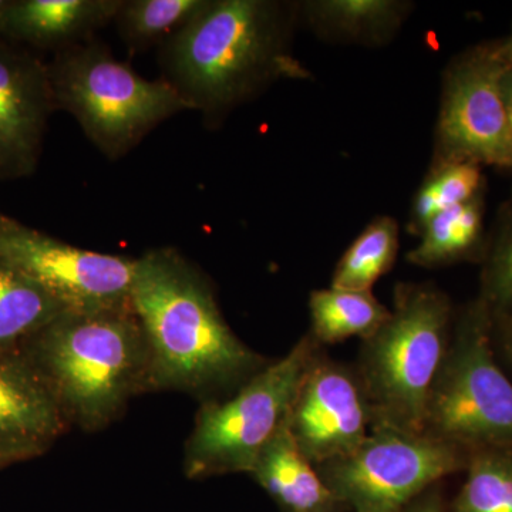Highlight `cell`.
Wrapping results in <instances>:
<instances>
[{
    "label": "cell",
    "instance_id": "e0dca14e",
    "mask_svg": "<svg viewBox=\"0 0 512 512\" xmlns=\"http://www.w3.org/2000/svg\"><path fill=\"white\" fill-rule=\"evenodd\" d=\"M485 191L473 200L457 205L431 218L421 229L420 244L407 254V261L423 268H434L470 261L485 255Z\"/></svg>",
    "mask_w": 512,
    "mask_h": 512
},
{
    "label": "cell",
    "instance_id": "8992f818",
    "mask_svg": "<svg viewBox=\"0 0 512 512\" xmlns=\"http://www.w3.org/2000/svg\"><path fill=\"white\" fill-rule=\"evenodd\" d=\"M318 357V342L305 336L288 355L249 377L234 396L205 400L185 444V474L205 478L251 473L262 448L288 419Z\"/></svg>",
    "mask_w": 512,
    "mask_h": 512
},
{
    "label": "cell",
    "instance_id": "ffe728a7",
    "mask_svg": "<svg viewBox=\"0 0 512 512\" xmlns=\"http://www.w3.org/2000/svg\"><path fill=\"white\" fill-rule=\"evenodd\" d=\"M208 0H121L117 30L131 55L163 45L188 22Z\"/></svg>",
    "mask_w": 512,
    "mask_h": 512
},
{
    "label": "cell",
    "instance_id": "3957f363",
    "mask_svg": "<svg viewBox=\"0 0 512 512\" xmlns=\"http://www.w3.org/2000/svg\"><path fill=\"white\" fill-rule=\"evenodd\" d=\"M22 352L52 390L70 426L103 430L128 402L148 392L150 353L131 302L97 311H67Z\"/></svg>",
    "mask_w": 512,
    "mask_h": 512
},
{
    "label": "cell",
    "instance_id": "7a4b0ae2",
    "mask_svg": "<svg viewBox=\"0 0 512 512\" xmlns=\"http://www.w3.org/2000/svg\"><path fill=\"white\" fill-rule=\"evenodd\" d=\"M130 302L150 353L148 392L205 396L248 380L264 365L222 318L210 282L177 249L136 258Z\"/></svg>",
    "mask_w": 512,
    "mask_h": 512
},
{
    "label": "cell",
    "instance_id": "d6986e66",
    "mask_svg": "<svg viewBox=\"0 0 512 512\" xmlns=\"http://www.w3.org/2000/svg\"><path fill=\"white\" fill-rule=\"evenodd\" d=\"M312 333L318 343H339L372 336L389 319L390 311L372 291L319 289L309 298Z\"/></svg>",
    "mask_w": 512,
    "mask_h": 512
},
{
    "label": "cell",
    "instance_id": "4fadbf2b",
    "mask_svg": "<svg viewBox=\"0 0 512 512\" xmlns=\"http://www.w3.org/2000/svg\"><path fill=\"white\" fill-rule=\"evenodd\" d=\"M56 397L28 356H0V454L40 456L69 429Z\"/></svg>",
    "mask_w": 512,
    "mask_h": 512
},
{
    "label": "cell",
    "instance_id": "6da1fadb",
    "mask_svg": "<svg viewBox=\"0 0 512 512\" xmlns=\"http://www.w3.org/2000/svg\"><path fill=\"white\" fill-rule=\"evenodd\" d=\"M298 22L299 3L208 0L160 46L161 79L217 128L274 84L311 79L293 55Z\"/></svg>",
    "mask_w": 512,
    "mask_h": 512
},
{
    "label": "cell",
    "instance_id": "277c9868",
    "mask_svg": "<svg viewBox=\"0 0 512 512\" xmlns=\"http://www.w3.org/2000/svg\"><path fill=\"white\" fill-rule=\"evenodd\" d=\"M450 322L446 293L431 285L396 286L389 319L365 339L360 360L373 426L423 436Z\"/></svg>",
    "mask_w": 512,
    "mask_h": 512
},
{
    "label": "cell",
    "instance_id": "7402d4cb",
    "mask_svg": "<svg viewBox=\"0 0 512 512\" xmlns=\"http://www.w3.org/2000/svg\"><path fill=\"white\" fill-rule=\"evenodd\" d=\"M481 165L458 161L431 165L430 173L414 197L410 227L420 234L424 225L440 212L473 200L485 191Z\"/></svg>",
    "mask_w": 512,
    "mask_h": 512
},
{
    "label": "cell",
    "instance_id": "83f0119b",
    "mask_svg": "<svg viewBox=\"0 0 512 512\" xmlns=\"http://www.w3.org/2000/svg\"><path fill=\"white\" fill-rule=\"evenodd\" d=\"M495 55L501 60L507 67H512V29L508 36L504 39L495 40Z\"/></svg>",
    "mask_w": 512,
    "mask_h": 512
},
{
    "label": "cell",
    "instance_id": "8fae6325",
    "mask_svg": "<svg viewBox=\"0 0 512 512\" xmlns=\"http://www.w3.org/2000/svg\"><path fill=\"white\" fill-rule=\"evenodd\" d=\"M288 423L305 456L319 467L366 440L372 412L359 377L318 357L296 393Z\"/></svg>",
    "mask_w": 512,
    "mask_h": 512
},
{
    "label": "cell",
    "instance_id": "603a6c76",
    "mask_svg": "<svg viewBox=\"0 0 512 512\" xmlns=\"http://www.w3.org/2000/svg\"><path fill=\"white\" fill-rule=\"evenodd\" d=\"M454 512H512V448H484L471 458Z\"/></svg>",
    "mask_w": 512,
    "mask_h": 512
},
{
    "label": "cell",
    "instance_id": "d4e9b609",
    "mask_svg": "<svg viewBox=\"0 0 512 512\" xmlns=\"http://www.w3.org/2000/svg\"><path fill=\"white\" fill-rule=\"evenodd\" d=\"M501 97L507 113L508 123L512 130V67H507L500 80Z\"/></svg>",
    "mask_w": 512,
    "mask_h": 512
},
{
    "label": "cell",
    "instance_id": "ac0fdd59",
    "mask_svg": "<svg viewBox=\"0 0 512 512\" xmlns=\"http://www.w3.org/2000/svg\"><path fill=\"white\" fill-rule=\"evenodd\" d=\"M64 312L42 286L0 261V356L20 352Z\"/></svg>",
    "mask_w": 512,
    "mask_h": 512
},
{
    "label": "cell",
    "instance_id": "52a82bcc",
    "mask_svg": "<svg viewBox=\"0 0 512 512\" xmlns=\"http://www.w3.org/2000/svg\"><path fill=\"white\" fill-rule=\"evenodd\" d=\"M493 325L483 299L461 313L431 390L427 436L458 448H512V383L494 359Z\"/></svg>",
    "mask_w": 512,
    "mask_h": 512
},
{
    "label": "cell",
    "instance_id": "f1b7e54d",
    "mask_svg": "<svg viewBox=\"0 0 512 512\" xmlns=\"http://www.w3.org/2000/svg\"><path fill=\"white\" fill-rule=\"evenodd\" d=\"M18 463V461L13 460L12 457L3 456V454H0V468L9 466V464Z\"/></svg>",
    "mask_w": 512,
    "mask_h": 512
},
{
    "label": "cell",
    "instance_id": "4316f807",
    "mask_svg": "<svg viewBox=\"0 0 512 512\" xmlns=\"http://www.w3.org/2000/svg\"><path fill=\"white\" fill-rule=\"evenodd\" d=\"M402 512H441L439 500L434 495L423 500L412 501Z\"/></svg>",
    "mask_w": 512,
    "mask_h": 512
},
{
    "label": "cell",
    "instance_id": "f546056e",
    "mask_svg": "<svg viewBox=\"0 0 512 512\" xmlns=\"http://www.w3.org/2000/svg\"><path fill=\"white\" fill-rule=\"evenodd\" d=\"M9 0H0V23H2L3 12H5L6 6H8Z\"/></svg>",
    "mask_w": 512,
    "mask_h": 512
},
{
    "label": "cell",
    "instance_id": "30bf717a",
    "mask_svg": "<svg viewBox=\"0 0 512 512\" xmlns=\"http://www.w3.org/2000/svg\"><path fill=\"white\" fill-rule=\"evenodd\" d=\"M0 261L42 286L67 311L130 303L136 258L74 247L0 214Z\"/></svg>",
    "mask_w": 512,
    "mask_h": 512
},
{
    "label": "cell",
    "instance_id": "ba28073f",
    "mask_svg": "<svg viewBox=\"0 0 512 512\" xmlns=\"http://www.w3.org/2000/svg\"><path fill=\"white\" fill-rule=\"evenodd\" d=\"M463 463L460 448L446 441L373 426L355 451L319 467L338 503L355 512H402Z\"/></svg>",
    "mask_w": 512,
    "mask_h": 512
},
{
    "label": "cell",
    "instance_id": "2e32d148",
    "mask_svg": "<svg viewBox=\"0 0 512 512\" xmlns=\"http://www.w3.org/2000/svg\"><path fill=\"white\" fill-rule=\"evenodd\" d=\"M412 3L397 0H313L299 3V20L320 39L382 46L394 39Z\"/></svg>",
    "mask_w": 512,
    "mask_h": 512
},
{
    "label": "cell",
    "instance_id": "9a60e30c",
    "mask_svg": "<svg viewBox=\"0 0 512 512\" xmlns=\"http://www.w3.org/2000/svg\"><path fill=\"white\" fill-rule=\"evenodd\" d=\"M249 474L288 512H332L339 504L296 443L288 419L262 448Z\"/></svg>",
    "mask_w": 512,
    "mask_h": 512
},
{
    "label": "cell",
    "instance_id": "484cf974",
    "mask_svg": "<svg viewBox=\"0 0 512 512\" xmlns=\"http://www.w3.org/2000/svg\"><path fill=\"white\" fill-rule=\"evenodd\" d=\"M500 325L501 338H503V348L507 353L508 359L512 363V312L503 313V315L494 316Z\"/></svg>",
    "mask_w": 512,
    "mask_h": 512
},
{
    "label": "cell",
    "instance_id": "5b68a950",
    "mask_svg": "<svg viewBox=\"0 0 512 512\" xmlns=\"http://www.w3.org/2000/svg\"><path fill=\"white\" fill-rule=\"evenodd\" d=\"M56 110L74 117L111 161L126 157L164 121L190 107L164 79H144L97 37L47 63Z\"/></svg>",
    "mask_w": 512,
    "mask_h": 512
},
{
    "label": "cell",
    "instance_id": "7c38bea8",
    "mask_svg": "<svg viewBox=\"0 0 512 512\" xmlns=\"http://www.w3.org/2000/svg\"><path fill=\"white\" fill-rule=\"evenodd\" d=\"M55 110L47 63L0 40V180L35 174Z\"/></svg>",
    "mask_w": 512,
    "mask_h": 512
},
{
    "label": "cell",
    "instance_id": "5bb4252c",
    "mask_svg": "<svg viewBox=\"0 0 512 512\" xmlns=\"http://www.w3.org/2000/svg\"><path fill=\"white\" fill-rule=\"evenodd\" d=\"M120 5L121 0H9L0 40L57 53L96 37L114 22Z\"/></svg>",
    "mask_w": 512,
    "mask_h": 512
},
{
    "label": "cell",
    "instance_id": "44dd1931",
    "mask_svg": "<svg viewBox=\"0 0 512 512\" xmlns=\"http://www.w3.org/2000/svg\"><path fill=\"white\" fill-rule=\"evenodd\" d=\"M399 225L392 217H377L340 258L332 288L372 291L392 269L399 252Z\"/></svg>",
    "mask_w": 512,
    "mask_h": 512
},
{
    "label": "cell",
    "instance_id": "9c48e42d",
    "mask_svg": "<svg viewBox=\"0 0 512 512\" xmlns=\"http://www.w3.org/2000/svg\"><path fill=\"white\" fill-rule=\"evenodd\" d=\"M505 69L494 42L471 47L448 64L431 165L470 161L512 170V130L500 90Z\"/></svg>",
    "mask_w": 512,
    "mask_h": 512
},
{
    "label": "cell",
    "instance_id": "cb8c5ba5",
    "mask_svg": "<svg viewBox=\"0 0 512 512\" xmlns=\"http://www.w3.org/2000/svg\"><path fill=\"white\" fill-rule=\"evenodd\" d=\"M484 259L480 299L493 316L512 312V192L498 210Z\"/></svg>",
    "mask_w": 512,
    "mask_h": 512
}]
</instances>
